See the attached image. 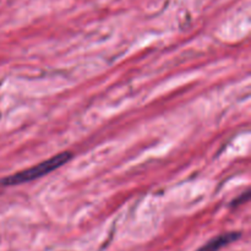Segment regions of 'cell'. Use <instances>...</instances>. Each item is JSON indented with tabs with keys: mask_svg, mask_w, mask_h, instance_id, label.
Returning a JSON list of instances; mask_svg holds the SVG:
<instances>
[{
	"mask_svg": "<svg viewBox=\"0 0 251 251\" xmlns=\"http://www.w3.org/2000/svg\"><path fill=\"white\" fill-rule=\"evenodd\" d=\"M71 158H73L71 152H61V153L50 157V158L46 159V161L41 162V163L36 164V166L29 167V168L25 169V171L1 178L0 179V188L21 185V184L37 180V179L42 178V176H47V174L51 173V172L63 167Z\"/></svg>",
	"mask_w": 251,
	"mask_h": 251,
	"instance_id": "cell-1",
	"label": "cell"
},
{
	"mask_svg": "<svg viewBox=\"0 0 251 251\" xmlns=\"http://www.w3.org/2000/svg\"><path fill=\"white\" fill-rule=\"evenodd\" d=\"M239 238H240L239 232L225 233V234H221L218 235V237L211 239L210 242L206 243V244L203 245V247H201L198 251H218L222 249V248L227 247V245L230 244V243L238 240Z\"/></svg>",
	"mask_w": 251,
	"mask_h": 251,
	"instance_id": "cell-2",
	"label": "cell"
},
{
	"mask_svg": "<svg viewBox=\"0 0 251 251\" xmlns=\"http://www.w3.org/2000/svg\"><path fill=\"white\" fill-rule=\"evenodd\" d=\"M248 199H249V193H245V194H242V195L239 196V198L237 199V200L233 201V206H237V205H240V203L245 202V201H248Z\"/></svg>",
	"mask_w": 251,
	"mask_h": 251,
	"instance_id": "cell-3",
	"label": "cell"
}]
</instances>
